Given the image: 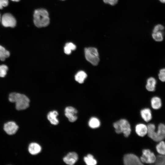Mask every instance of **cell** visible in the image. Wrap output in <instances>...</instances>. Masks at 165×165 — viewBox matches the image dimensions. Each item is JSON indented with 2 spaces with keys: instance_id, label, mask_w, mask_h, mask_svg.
<instances>
[{
  "instance_id": "cell-1",
  "label": "cell",
  "mask_w": 165,
  "mask_h": 165,
  "mask_svg": "<svg viewBox=\"0 0 165 165\" xmlns=\"http://www.w3.org/2000/svg\"><path fill=\"white\" fill-rule=\"evenodd\" d=\"M8 99L9 102L15 104V108L18 110H22L28 108L29 106V99L22 93L13 92L10 93Z\"/></svg>"
},
{
  "instance_id": "cell-2",
  "label": "cell",
  "mask_w": 165,
  "mask_h": 165,
  "mask_svg": "<svg viewBox=\"0 0 165 165\" xmlns=\"http://www.w3.org/2000/svg\"><path fill=\"white\" fill-rule=\"evenodd\" d=\"M48 11L45 9H40L35 10L33 15V22L36 26L42 28L47 26L50 23Z\"/></svg>"
},
{
  "instance_id": "cell-3",
  "label": "cell",
  "mask_w": 165,
  "mask_h": 165,
  "mask_svg": "<svg viewBox=\"0 0 165 165\" xmlns=\"http://www.w3.org/2000/svg\"><path fill=\"white\" fill-rule=\"evenodd\" d=\"M116 132L117 134L123 133L125 137H127L130 135L131 129L130 123L126 119H120L113 124Z\"/></svg>"
},
{
  "instance_id": "cell-4",
  "label": "cell",
  "mask_w": 165,
  "mask_h": 165,
  "mask_svg": "<svg viewBox=\"0 0 165 165\" xmlns=\"http://www.w3.org/2000/svg\"><path fill=\"white\" fill-rule=\"evenodd\" d=\"M84 53L87 61L94 66L98 64L99 58L97 48L93 47L86 48L84 49Z\"/></svg>"
},
{
  "instance_id": "cell-5",
  "label": "cell",
  "mask_w": 165,
  "mask_h": 165,
  "mask_svg": "<svg viewBox=\"0 0 165 165\" xmlns=\"http://www.w3.org/2000/svg\"><path fill=\"white\" fill-rule=\"evenodd\" d=\"M157 155L149 149H145L142 151V154L140 158L142 163L148 164H155Z\"/></svg>"
},
{
  "instance_id": "cell-6",
  "label": "cell",
  "mask_w": 165,
  "mask_h": 165,
  "mask_svg": "<svg viewBox=\"0 0 165 165\" xmlns=\"http://www.w3.org/2000/svg\"><path fill=\"white\" fill-rule=\"evenodd\" d=\"M1 21L2 25L6 27H14L16 23L15 17L9 13L4 14L1 18Z\"/></svg>"
},
{
  "instance_id": "cell-7",
  "label": "cell",
  "mask_w": 165,
  "mask_h": 165,
  "mask_svg": "<svg viewBox=\"0 0 165 165\" xmlns=\"http://www.w3.org/2000/svg\"><path fill=\"white\" fill-rule=\"evenodd\" d=\"M165 139V124L160 123L156 127L153 141L156 143Z\"/></svg>"
},
{
  "instance_id": "cell-8",
  "label": "cell",
  "mask_w": 165,
  "mask_h": 165,
  "mask_svg": "<svg viewBox=\"0 0 165 165\" xmlns=\"http://www.w3.org/2000/svg\"><path fill=\"white\" fill-rule=\"evenodd\" d=\"M123 163L126 165H141L143 164L136 155L133 154L125 155L123 158Z\"/></svg>"
},
{
  "instance_id": "cell-9",
  "label": "cell",
  "mask_w": 165,
  "mask_h": 165,
  "mask_svg": "<svg viewBox=\"0 0 165 165\" xmlns=\"http://www.w3.org/2000/svg\"><path fill=\"white\" fill-rule=\"evenodd\" d=\"M19 128L18 126L13 121H9L5 123L3 127L5 131L9 135L15 134Z\"/></svg>"
},
{
  "instance_id": "cell-10",
  "label": "cell",
  "mask_w": 165,
  "mask_h": 165,
  "mask_svg": "<svg viewBox=\"0 0 165 165\" xmlns=\"http://www.w3.org/2000/svg\"><path fill=\"white\" fill-rule=\"evenodd\" d=\"M65 115L68 119L69 121L71 122H74L76 120L77 116V110L72 106H68L64 110Z\"/></svg>"
},
{
  "instance_id": "cell-11",
  "label": "cell",
  "mask_w": 165,
  "mask_h": 165,
  "mask_svg": "<svg viewBox=\"0 0 165 165\" xmlns=\"http://www.w3.org/2000/svg\"><path fill=\"white\" fill-rule=\"evenodd\" d=\"M78 158V155L76 152H70L63 158V161L67 164L72 165L76 163Z\"/></svg>"
},
{
  "instance_id": "cell-12",
  "label": "cell",
  "mask_w": 165,
  "mask_h": 165,
  "mask_svg": "<svg viewBox=\"0 0 165 165\" xmlns=\"http://www.w3.org/2000/svg\"><path fill=\"white\" fill-rule=\"evenodd\" d=\"M140 114L141 118L146 122L151 121L152 118V112L149 108H145L141 110Z\"/></svg>"
},
{
  "instance_id": "cell-13",
  "label": "cell",
  "mask_w": 165,
  "mask_h": 165,
  "mask_svg": "<svg viewBox=\"0 0 165 165\" xmlns=\"http://www.w3.org/2000/svg\"><path fill=\"white\" fill-rule=\"evenodd\" d=\"M150 105L153 110H158L161 108L162 105V100L159 97L155 96L153 97L150 101Z\"/></svg>"
},
{
  "instance_id": "cell-14",
  "label": "cell",
  "mask_w": 165,
  "mask_h": 165,
  "mask_svg": "<svg viewBox=\"0 0 165 165\" xmlns=\"http://www.w3.org/2000/svg\"><path fill=\"white\" fill-rule=\"evenodd\" d=\"M135 131L139 136L144 137L147 134L148 131L147 125L143 123L138 124L136 126Z\"/></svg>"
},
{
  "instance_id": "cell-15",
  "label": "cell",
  "mask_w": 165,
  "mask_h": 165,
  "mask_svg": "<svg viewBox=\"0 0 165 165\" xmlns=\"http://www.w3.org/2000/svg\"><path fill=\"white\" fill-rule=\"evenodd\" d=\"M58 115L57 112L53 110L50 112L48 114L47 118L51 124L54 125H57L59 123V121L57 118Z\"/></svg>"
},
{
  "instance_id": "cell-16",
  "label": "cell",
  "mask_w": 165,
  "mask_h": 165,
  "mask_svg": "<svg viewBox=\"0 0 165 165\" xmlns=\"http://www.w3.org/2000/svg\"><path fill=\"white\" fill-rule=\"evenodd\" d=\"M41 146L36 143H31L30 144L28 148L29 153L33 155L39 153L41 150Z\"/></svg>"
},
{
  "instance_id": "cell-17",
  "label": "cell",
  "mask_w": 165,
  "mask_h": 165,
  "mask_svg": "<svg viewBox=\"0 0 165 165\" xmlns=\"http://www.w3.org/2000/svg\"><path fill=\"white\" fill-rule=\"evenodd\" d=\"M155 149L157 155H165V141L164 140H162L157 142L155 145Z\"/></svg>"
},
{
  "instance_id": "cell-18",
  "label": "cell",
  "mask_w": 165,
  "mask_h": 165,
  "mask_svg": "<svg viewBox=\"0 0 165 165\" xmlns=\"http://www.w3.org/2000/svg\"><path fill=\"white\" fill-rule=\"evenodd\" d=\"M9 51L3 46L0 45V61L4 62L10 56Z\"/></svg>"
},
{
  "instance_id": "cell-19",
  "label": "cell",
  "mask_w": 165,
  "mask_h": 165,
  "mask_svg": "<svg viewBox=\"0 0 165 165\" xmlns=\"http://www.w3.org/2000/svg\"><path fill=\"white\" fill-rule=\"evenodd\" d=\"M156 81V79L152 77L149 78L147 80L146 86V89L149 91L152 92L155 91Z\"/></svg>"
},
{
  "instance_id": "cell-20",
  "label": "cell",
  "mask_w": 165,
  "mask_h": 165,
  "mask_svg": "<svg viewBox=\"0 0 165 165\" xmlns=\"http://www.w3.org/2000/svg\"><path fill=\"white\" fill-rule=\"evenodd\" d=\"M87 75L83 71H79L75 75V80L79 83H82L86 78Z\"/></svg>"
},
{
  "instance_id": "cell-21",
  "label": "cell",
  "mask_w": 165,
  "mask_h": 165,
  "mask_svg": "<svg viewBox=\"0 0 165 165\" xmlns=\"http://www.w3.org/2000/svg\"><path fill=\"white\" fill-rule=\"evenodd\" d=\"M76 49V46L73 43L70 42L66 43L64 47V53L67 55L70 54L72 50H74Z\"/></svg>"
},
{
  "instance_id": "cell-22",
  "label": "cell",
  "mask_w": 165,
  "mask_h": 165,
  "mask_svg": "<svg viewBox=\"0 0 165 165\" xmlns=\"http://www.w3.org/2000/svg\"><path fill=\"white\" fill-rule=\"evenodd\" d=\"M163 31L152 32V36L153 38L157 42H161L163 41Z\"/></svg>"
},
{
  "instance_id": "cell-23",
  "label": "cell",
  "mask_w": 165,
  "mask_h": 165,
  "mask_svg": "<svg viewBox=\"0 0 165 165\" xmlns=\"http://www.w3.org/2000/svg\"><path fill=\"white\" fill-rule=\"evenodd\" d=\"M88 124L90 127L92 128H96L100 126V123L98 119L96 117H93L90 119Z\"/></svg>"
},
{
  "instance_id": "cell-24",
  "label": "cell",
  "mask_w": 165,
  "mask_h": 165,
  "mask_svg": "<svg viewBox=\"0 0 165 165\" xmlns=\"http://www.w3.org/2000/svg\"><path fill=\"white\" fill-rule=\"evenodd\" d=\"M84 160L87 165H95L97 163L96 160L91 154H88L87 156L84 157Z\"/></svg>"
},
{
  "instance_id": "cell-25",
  "label": "cell",
  "mask_w": 165,
  "mask_h": 165,
  "mask_svg": "<svg viewBox=\"0 0 165 165\" xmlns=\"http://www.w3.org/2000/svg\"><path fill=\"white\" fill-rule=\"evenodd\" d=\"M9 70L8 66L5 64H0V77L4 78L7 75Z\"/></svg>"
},
{
  "instance_id": "cell-26",
  "label": "cell",
  "mask_w": 165,
  "mask_h": 165,
  "mask_svg": "<svg viewBox=\"0 0 165 165\" xmlns=\"http://www.w3.org/2000/svg\"><path fill=\"white\" fill-rule=\"evenodd\" d=\"M154 164L165 165V155H157L156 161Z\"/></svg>"
},
{
  "instance_id": "cell-27",
  "label": "cell",
  "mask_w": 165,
  "mask_h": 165,
  "mask_svg": "<svg viewBox=\"0 0 165 165\" xmlns=\"http://www.w3.org/2000/svg\"><path fill=\"white\" fill-rule=\"evenodd\" d=\"M158 76L159 79L161 81L165 82V68L162 69L160 71Z\"/></svg>"
},
{
  "instance_id": "cell-28",
  "label": "cell",
  "mask_w": 165,
  "mask_h": 165,
  "mask_svg": "<svg viewBox=\"0 0 165 165\" xmlns=\"http://www.w3.org/2000/svg\"><path fill=\"white\" fill-rule=\"evenodd\" d=\"M165 28L164 26L161 24H158L155 26L153 29L152 32L161 31H163Z\"/></svg>"
},
{
  "instance_id": "cell-29",
  "label": "cell",
  "mask_w": 165,
  "mask_h": 165,
  "mask_svg": "<svg viewBox=\"0 0 165 165\" xmlns=\"http://www.w3.org/2000/svg\"><path fill=\"white\" fill-rule=\"evenodd\" d=\"M103 1L105 4H108L113 6L116 5L118 3V0H103Z\"/></svg>"
},
{
  "instance_id": "cell-30",
  "label": "cell",
  "mask_w": 165,
  "mask_h": 165,
  "mask_svg": "<svg viewBox=\"0 0 165 165\" xmlns=\"http://www.w3.org/2000/svg\"><path fill=\"white\" fill-rule=\"evenodd\" d=\"M9 4L8 0H0V9L7 6Z\"/></svg>"
},
{
  "instance_id": "cell-31",
  "label": "cell",
  "mask_w": 165,
  "mask_h": 165,
  "mask_svg": "<svg viewBox=\"0 0 165 165\" xmlns=\"http://www.w3.org/2000/svg\"><path fill=\"white\" fill-rule=\"evenodd\" d=\"M161 2L165 3V0H159Z\"/></svg>"
},
{
  "instance_id": "cell-32",
  "label": "cell",
  "mask_w": 165,
  "mask_h": 165,
  "mask_svg": "<svg viewBox=\"0 0 165 165\" xmlns=\"http://www.w3.org/2000/svg\"><path fill=\"white\" fill-rule=\"evenodd\" d=\"M14 2H18L20 0H11Z\"/></svg>"
},
{
  "instance_id": "cell-33",
  "label": "cell",
  "mask_w": 165,
  "mask_h": 165,
  "mask_svg": "<svg viewBox=\"0 0 165 165\" xmlns=\"http://www.w3.org/2000/svg\"><path fill=\"white\" fill-rule=\"evenodd\" d=\"M1 16H0V22L1 21Z\"/></svg>"
},
{
  "instance_id": "cell-34",
  "label": "cell",
  "mask_w": 165,
  "mask_h": 165,
  "mask_svg": "<svg viewBox=\"0 0 165 165\" xmlns=\"http://www.w3.org/2000/svg\"></svg>"
}]
</instances>
